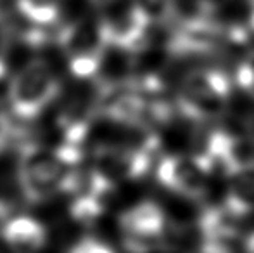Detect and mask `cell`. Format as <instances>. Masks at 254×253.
Returning a JSON list of instances; mask_svg holds the SVG:
<instances>
[{
	"instance_id": "cell-11",
	"label": "cell",
	"mask_w": 254,
	"mask_h": 253,
	"mask_svg": "<svg viewBox=\"0 0 254 253\" xmlns=\"http://www.w3.org/2000/svg\"><path fill=\"white\" fill-rule=\"evenodd\" d=\"M228 199L225 212L237 220L254 212V165L232 169L227 173Z\"/></svg>"
},
{
	"instance_id": "cell-16",
	"label": "cell",
	"mask_w": 254,
	"mask_h": 253,
	"mask_svg": "<svg viewBox=\"0 0 254 253\" xmlns=\"http://www.w3.org/2000/svg\"><path fill=\"white\" fill-rule=\"evenodd\" d=\"M67 253H116L111 245L95 236H83L69 247Z\"/></svg>"
},
{
	"instance_id": "cell-2",
	"label": "cell",
	"mask_w": 254,
	"mask_h": 253,
	"mask_svg": "<svg viewBox=\"0 0 254 253\" xmlns=\"http://www.w3.org/2000/svg\"><path fill=\"white\" fill-rule=\"evenodd\" d=\"M235 84L218 68H194L178 85L175 108L182 116L199 123L220 122L228 109Z\"/></svg>"
},
{
	"instance_id": "cell-12",
	"label": "cell",
	"mask_w": 254,
	"mask_h": 253,
	"mask_svg": "<svg viewBox=\"0 0 254 253\" xmlns=\"http://www.w3.org/2000/svg\"><path fill=\"white\" fill-rule=\"evenodd\" d=\"M63 0H16V9L33 28L56 26Z\"/></svg>"
},
{
	"instance_id": "cell-19",
	"label": "cell",
	"mask_w": 254,
	"mask_h": 253,
	"mask_svg": "<svg viewBox=\"0 0 254 253\" xmlns=\"http://www.w3.org/2000/svg\"><path fill=\"white\" fill-rule=\"evenodd\" d=\"M251 30H254V0H251Z\"/></svg>"
},
{
	"instance_id": "cell-6",
	"label": "cell",
	"mask_w": 254,
	"mask_h": 253,
	"mask_svg": "<svg viewBox=\"0 0 254 253\" xmlns=\"http://www.w3.org/2000/svg\"><path fill=\"white\" fill-rule=\"evenodd\" d=\"M109 92L97 77L92 80H81V87L69 95L57 115V127L63 135V142L74 146L83 144L94 120L101 115L102 104Z\"/></svg>"
},
{
	"instance_id": "cell-14",
	"label": "cell",
	"mask_w": 254,
	"mask_h": 253,
	"mask_svg": "<svg viewBox=\"0 0 254 253\" xmlns=\"http://www.w3.org/2000/svg\"><path fill=\"white\" fill-rule=\"evenodd\" d=\"M145 21L154 26H163L173 19L175 0H131Z\"/></svg>"
},
{
	"instance_id": "cell-20",
	"label": "cell",
	"mask_w": 254,
	"mask_h": 253,
	"mask_svg": "<svg viewBox=\"0 0 254 253\" xmlns=\"http://www.w3.org/2000/svg\"><path fill=\"white\" fill-rule=\"evenodd\" d=\"M92 2H94V3H95V5H97V7H99V5H102V3H106V2H107V0H92Z\"/></svg>"
},
{
	"instance_id": "cell-17",
	"label": "cell",
	"mask_w": 254,
	"mask_h": 253,
	"mask_svg": "<svg viewBox=\"0 0 254 253\" xmlns=\"http://www.w3.org/2000/svg\"><path fill=\"white\" fill-rule=\"evenodd\" d=\"M7 51H9V28H7L5 16L0 7V80L7 73Z\"/></svg>"
},
{
	"instance_id": "cell-4",
	"label": "cell",
	"mask_w": 254,
	"mask_h": 253,
	"mask_svg": "<svg viewBox=\"0 0 254 253\" xmlns=\"http://www.w3.org/2000/svg\"><path fill=\"white\" fill-rule=\"evenodd\" d=\"M61 94V82L45 59L24 63L7 87V109L19 123L37 120Z\"/></svg>"
},
{
	"instance_id": "cell-9",
	"label": "cell",
	"mask_w": 254,
	"mask_h": 253,
	"mask_svg": "<svg viewBox=\"0 0 254 253\" xmlns=\"http://www.w3.org/2000/svg\"><path fill=\"white\" fill-rule=\"evenodd\" d=\"M120 227L125 234V243H147L166 238L170 220L163 205L152 199H144L121 213Z\"/></svg>"
},
{
	"instance_id": "cell-15",
	"label": "cell",
	"mask_w": 254,
	"mask_h": 253,
	"mask_svg": "<svg viewBox=\"0 0 254 253\" xmlns=\"http://www.w3.org/2000/svg\"><path fill=\"white\" fill-rule=\"evenodd\" d=\"M235 87L249 92L254 95V51H249L241 63L237 64V70L234 75Z\"/></svg>"
},
{
	"instance_id": "cell-5",
	"label": "cell",
	"mask_w": 254,
	"mask_h": 253,
	"mask_svg": "<svg viewBox=\"0 0 254 253\" xmlns=\"http://www.w3.org/2000/svg\"><path fill=\"white\" fill-rule=\"evenodd\" d=\"M152 151L138 144H99L90 156L88 187L107 194L118 186L135 182L149 173Z\"/></svg>"
},
{
	"instance_id": "cell-1",
	"label": "cell",
	"mask_w": 254,
	"mask_h": 253,
	"mask_svg": "<svg viewBox=\"0 0 254 253\" xmlns=\"http://www.w3.org/2000/svg\"><path fill=\"white\" fill-rule=\"evenodd\" d=\"M81 146L61 142L56 148L23 142L17 153V182L30 203H44L63 192H74L80 186Z\"/></svg>"
},
{
	"instance_id": "cell-10",
	"label": "cell",
	"mask_w": 254,
	"mask_h": 253,
	"mask_svg": "<svg viewBox=\"0 0 254 253\" xmlns=\"http://www.w3.org/2000/svg\"><path fill=\"white\" fill-rule=\"evenodd\" d=\"M0 238L10 253H40L47 245V227L30 215H12L0 226Z\"/></svg>"
},
{
	"instance_id": "cell-18",
	"label": "cell",
	"mask_w": 254,
	"mask_h": 253,
	"mask_svg": "<svg viewBox=\"0 0 254 253\" xmlns=\"http://www.w3.org/2000/svg\"><path fill=\"white\" fill-rule=\"evenodd\" d=\"M244 248L246 253H254V231L244 238Z\"/></svg>"
},
{
	"instance_id": "cell-3",
	"label": "cell",
	"mask_w": 254,
	"mask_h": 253,
	"mask_svg": "<svg viewBox=\"0 0 254 253\" xmlns=\"http://www.w3.org/2000/svg\"><path fill=\"white\" fill-rule=\"evenodd\" d=\"M57 44L76 80H92L101 73L109 52V38L99 12L69 21L57 31Z\"/></svg>"
},
{
	"instance_id": "cell-7",
	"label": "cell",
	"mask_w": 254,
	"mask_h": 253,
	"mask_svg": "<svg viewBox=\"0 0 254 253\" xmlns=\"http://www.w3.org/2000/svg\"><path fill=\"white\" fill-rule=\"evenodd\" d=\"M207 158L189 153H170L157 162L156 179L168 192L184 194L201 201L211 177Z\"/></svg>"
},
{
	"instance_id": "cell-13",
	"label": "cell",
	"mask_w": 254,
	"mask_h": 253,
	"mask_svg": "<svg viewBox=\"0 0 254 253\" xmlns=\"http://www.w3.org/2000/svg\"><path fill=\"white\" fill-rule=\"evenodd\" d=\"M104 196L106 194H101L88 186L83 192H76L73 203H71V217L83 226H90V224L97 222L106 210Z\"/></svg>"
},
{
	"instance_id": "cell-8",
	"label": "cell",
	"mask_w": 254,
	"mask_h": 253,
	"mask_svg": "<svg viewBox=\"0 0 254 253\" xmlns=\"http://www.w3.org/2000/svg\"><path fill=\"white\" fill-rule=\"evenodd\" d=\"M104 28L111 49L125 52H137L149 40L151 24L142 17L131 0H107L99 5Z\"/></svg>"
}]
</instances>
